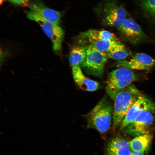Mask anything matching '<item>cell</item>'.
Masks as SVG:
<instances>
[{"instance_id":"cell-1","label":"cell","mask_w":155,"mask_h":155,"mask_svg":"<svg viewBox=\"0 0 155 155\" xmlns=\"http://www.w3.org/2000/svg\"><path fill=\"white\" fill-rule=\"evenodd\" d=\"M142 94L131 84L119 93L114 99L113 111L114 127L120 125L128 111Z\"/></svg>"},{"instance_id":"cell-10","label":"cell","mask_w":155,"mask_h":155,"mask_svg":"<svg viewBox=\"0 0 155 155\" xmlns=\"http://www.w3.org/2000/svg\"><path fill=\"white\" fill-rule=\"evenodd\" d=\"M118 28L126 39L133 44L140 42L146 38L141 27L132 19L126 18Z\"/></svg>"},{"instance_id":"cell-7","label":"cell","mask_w":155,"mask_h":155,"mask_svg":"<svg viewBox=\"0 0 155 155\" xmlns=\"http://www.w3.org/2000/svg\"><path fill=\"white\" fill-rule=\"evenodd\" d=\"M154 111L146 110L142 112L123 129L124 132L135 136L148 133L154 120L153 114Z\"/></svg>"},{"instance_id":"cell-6","label":"cell","mask_w":155,"mask_h":155,"mask_svg":"<svg viewBox=\"0 0 155 155\" xmlns=\"http://www.w3.org/2000/svg\"><path fill=\"white\" fill-rule=\"evenodd\" d=\"M27 18L37 23L48 37L51 40L53 50L56 52L61 50L64 32L59 25L47 21L34 15L28 11H26Z\"/></svg>"},{"instance_id":"cell-15","label":"cell","mask_w":155,"mask_h":155,"mask_svg":"<svg viewBox=\"0 0 155 155\" xmlns=\"http://www.w3.org/2000/svg\"><path fill=\"white\" fill-rule=\"evenodd\" d=\"M82 39H90L95 40L118 41L113 33L106 30H90L80 34Z\"/></svg>"},{"instance_id":"cell-12","label":"cell","mask_w":155,"mask_h":155,"mask_svg":"<svg viewBox=\"0 0 155 155\" xmlns=\"http://www.w3.org/2000/svg\"><path fill=\"white\" fill-rule=\"evenodd\" d=\"M131 151L129 142L123 137H117L107 144L105 155H129Z\"/></svg>"},{"instance_id":"cell-3","label":"cell","mask_w":155,"mask_h":155,"mask_svg":"<svg viewBox=\"0 0 155 155\" xmlns=\"http://www.w3.org/2000/svg\"><path fill=\"white\" fill-rule=\"evenodd\" d=\"M138 79V76L132 70L120 67L111 72L106 82V92L110 98L114 99L121 91Z\"/></svg>"},{"instance_id":"cell-17","label":"cell","mask_w":155,"mask_h":155,"mask_svg":"<svg viewBox=\"0 0 155 155\" xmlns=\"http://www.w3.org/2000/svg\"><path fill=\"white\" fill-rule=\"evenodd\" d=\"M86 56V48L77 46L71 49L69 56V62L72 67L80 66L85 61Z\"/></svg>"},{"instance_id":"cell-9","label":"cell","mask_w":155,"mask_h":155,"mask_svg":"<svg viewBox=\"0 0 155 155\" xmlns=\"http://www.w3.org/2000/svg\"><path fill=\"white\" fill-rule=\"evenodd\" d=\"M155 111V104L142 94L140 96L128 111L120 125V129H123L143 111Z\"/></svg>"},{"instance_id":"cell-18","label":"cell","mask_w":155,"mask_h":155,"mask_svg":"<svg viewBox=\"0 0 155 155\" xmlns=\"http://www.w3.org/2000/svg\"><path fill=\"white\" fill-rule=\"evenodd\" d=\"M107 53L108 58L119 60H123L131 55L130 51L122 43Z\"/></svg>"},{"instance_id":"cell-19","label":"cell","mask_w":155,"mask_h":155,"mask_svg":"<svg viewBox=\"0 0 155 155\" xmlns=\"http://www.w3.org/2000/svg\"><path fill=\"white\" fill-rule=\"evenodd\" d=\"M141 5L146 11L155 18V0H142Z\"/></svg>"},{"instance_id":"cell-20","label":"cell","mask_w":155,"mask_h":155,"mask_svg":"<svg viewBox=\"0 0 155 155\" xmlns=\"http://www.w3.org/2000/svg\"><path fill=\"white\" fill-rule=\"evenodd\" d=\"M12 3L22 6H28L29 0H9Z\"/></svg>"},{"instance_id":"cell-11","label":"cell","mask_w":155,"mask_h":155,"mask_svg":"<svg viewBox=\"0 0 155 155\" xmlns=\"http://www.w3.org/2000/svg\"><path fill=\"white\" fill-rule=\"evenodd\" d=\"M30 7L28 11L31 13L47 21L59 25L60 24L62 14L59 11L49 8L39 1L31 3Z\"/></svg>"},{"instance_id":"cell-22","label":"cell","mask_w":155,"mask_h":155,"mask_svg":"<svg viewBox=\"0 0 155 155\" xmlns=\"http://www.w3.org/2000/svg\"><path fill=\"white\" fill-rule=\"evenodd\" d=\"M5 0H0V5H1L3 2Z\"/></svg>"},{"instance_id":"cell-14","label":"cell","mask_w":155,"mask_h":155,"mask_svg":"<svg viewBox=\"0 0 155 155\" xmlns=\"http://www.w3.org/2000/svg\"><path fill=\"white\" fill-rule=\"evenodd\" d=\"M129 142L132 151L144 153L148 150L152 137L149 133L135 136Z\"/></svg>"},{"instance_id":"cell-16","label":"cell","mask_w":155,"mask_h":155,"mask_svg":"<svg viewBox=\"0 0 155 155\" xmlns=\"http://www.w3.org/2000/svg\"><path fill=\"white\" fill-rule=\"evenodd\" d=\"M84 40L89 45L101 52L106 53L121 44L119 40H95L90 39Z\"/></svg>"},{"instance_id":"cell-21","label":"cell","mask_w":155,"mask_h":155,"mask_svg":"<svg viewBox=\"0 0 155 155\" xmlns=\"http://www.w3.org/2000/svg\"><path fill=\"white\" fill-rule=\"evenodd\" d=\"M144 153L142 152H137L132 151L129 155H144Z\"/></svg>"},{"instance_id":"cell-13","label":"cell","mask_w":155,"mask_h":155,"mask_svg":"<svg viewBox=\"0 0 155 155\" xmlns=\"http://www.w3.org/2000/svg\"><path fill=\"white\" fill-rule=\"evenodd\" d=\"M72 69L74 80L81 88L87 91H93L99 88L100 84L98 82L85 76L80 66L72 67Z\"/></svg>"},{"instance_id":"cell-4","label":"cell","mask_w":155,"mask_h":155,"mask_svg":"<svg viewBox=\"0 0 155 155\" xmlns=\"http://www.w3.org/2000/svg\"><path fill=\"white\" fill-rule=\"evenodd\" d=\"M104 24L118 28L126 18V12L115 0H103L96 8Z\"/></svg>"},{"instance_id":"cell-5","label":"cell","mask_w":155,"mask_h":155,"mask_svg":"<svg viewBox=\"0 0 155 155\" xmlns=\"http://www.w3.org/2000/svg\"><path fill=\"white\" fill-rule=\"evenodd\" d=\"M85 47L86 56L81 65L82 67L88 74L101 77L103 74L105 64L109 58L107 53L101 52L90 45Z\"/></svg>"},{"instance_id":"cell-2","label":"cell","mask_w":155,"mask_h":155,"mask_svg":"<svg viewBox=\"0 0 155 155\" xmlns=\"http://www.w3.org/2000/svg\"><path fill=\"white\" fill-rule=\"evenodd\" d=\"M113 108L107 97H103L87 114L88 125L101 133L106 132L111 123Z\"/></svg>"},{"instance_id":"cell-8","label":"cell","mask_w":155,"mask_h":155,"mask_svg":"<svg viewBox=\"0 0 155 155\" xmlns=\"http://www.w3.org/2000/svg\"><path fill=\"white\" fill-rule=\"evenodd\" d=\"M116 64L118 67L131 70L148 71L155 65V59L146 53H138L128 60L118 61Z\"/></svg>"}]
</instances>
